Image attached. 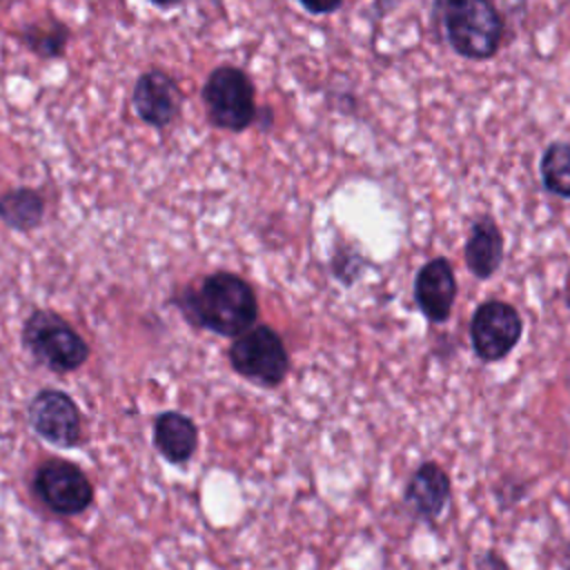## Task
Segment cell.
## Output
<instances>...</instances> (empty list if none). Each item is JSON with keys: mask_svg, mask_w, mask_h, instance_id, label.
<instances>
[{"mask_svg": "<svg viewBox=\"0 0 570 570\" xmlns=\"http://www.w3.org/2000/svg\"><path fill=\"white\" fill-rule=\"evenodd\" d=\"M185 318L220 336H238L258 318L254 287L238 274L214 272L176 298Z\"/></svg>", "mask_w": 570, "mask_h": 570, "instance_id": "6da1fadb", "label": "cell"}, {"mask_svg": "<svg viewBox=\"0 0 570 570\" xmlns=\"http://www.w3.org/2000/svg\"><path fill=\"white\" fill-rule=\"evenodd\" d=\"M432 18L465 60H490L501 49L505 22L492 0H434Z\"/></svg>", "mask_w": 570, "mask_h": 570, "instance_id": "7a4b0ae2", "label": "cell"}, {"mask_svg": "<svg viewBox=\"0 0 570 570\" xmlns=\"http://www.w3.org/2000/svg\"><path fill=\"white\" fill-rule=\"evenodd\" d=\"M22 343L38 363L53 372H73L89 356L87 341L51 309H36L24 321Z\"/></svg>", "mask_w": 570, "mask_h": 570, "instance_id": "3957f363", "label": "cell"}, {"mask_svg": "<svg viewBox=\"0 0 570 570\" xmlns=\"http://www.w3.org/2000/svg\"><path fill=\"white\" fill-rule=\"evenodd\" d=\"M203 102L214 127L243 131L256 118L254 85L249 76L232 65L216 67L203 85Z\"/></svg>", "mask_w": 570, "mask_h": 570, "instance_id": "277c9868", "label": "cell"}, {"mask_svg": "<svg viewBox=\"0 0 570 570\" xmlns=\"http://www.w3.org/2000/svg\"><path fill=\"white\" fill-rule=\"evenodd\" d=\"M229 363L236 374L263 387H276L289 370L285 343L269 325H252L238 334L229 347Z\"/></svg>", "mask_w": 570, "mask_h": 570, "instance_id": "5b68a950", "label": "cell"}, {"mask_svg": "<svg viewBox=\"0 0 570 570\" xmlns=\"http://www.w3.org/2000/svg\"><path fill=\"white\" fill-rule=\"evenodd\" d=\"M523 334L519 309L505 301L481 303L470 321V341L474 354L485 363L505 358Z\"/></svg>", "mask_w": 570, "mask_h": 570, "instance_id": "8992f818", "label": "cell"}, {"mask_svg": "<svg viewBox=\"0 0 570 570\" xmlns=\"http://www.w3.org/2000/svg\"><path fill=\"white\" fill-rule=\"evenodd\" d=\"M33 490L51 512L62 517L80 514L94 501V485L87 474L65 459L45 461L33 476Z\"/></svg>", "mask_w": 570, "mask_h": 570, "instance_id": "52a82bcc", "label": "cell"}, {"mask_svg": "<svg viewBox=\"0 0 570 570\" xmlns=\"http://www.w3.org/2000/svg\"><path fill=\"white\" fill-rule=\"evenodd\" d=\"M27 421L38 436L58 448H76L85 441L82 416L76 401L56 387H45L31 399Z\"/></svg>", "mask_w": 570, "mask_h": 570, "instance_id": "ba28073f", "label": "cell"}, {"mask_svg": "<svg viewBox=\"0 0 570 570\" xmlns=\"http://www.w3.org/2000/svg\"><path fill=\"white\" fill-rule=\"evenodd\" d=\"M131 105L142 122L163 129L180 114L183 91L169 73L149 69L138 76L131 91Z\"/></svg>", "mask_w": 570, "mask_h": 570, "instance_id": "9c48e42d", "label": "cell"}, {"mask_svg": "<svg viewBox=\"0 0 570 570\" xmlns=\"http://www.w3.org/2000/svg\"><path fill=\"white\" fill-rule=\"evenodd\" d=\"M456 298V278L452 263L445 256L430 258L421 265L414 278V303L432 323H445Z\"/></svg>", "mask_w": 570, "mask_h": 570, "instance_id": "30bf717a", "label": "cell"}, {"mask_svg": "<svg viewBox=\"0 0 570 570\" xmlns=\"http://www.w3.org/2000/svg\"><path fill=\"white\" fill-rule=\"evenodd\" d=\"M448 497H450V476L434 461L421 463L412 472L403 492L405 503L425 521H432L443 512Z\"/></svg>", "mask_w": 570, "mask_h": 570, "instance_id": "8fae6325", "label": "cell"}, {"mask_svg": "<svg viewBox=\"0 0 570 570\" xmlns=\"http://www.w3.org/2000/svg\"><path fill=\"white\" fill-rule=\"evenodd\" d=\"M465 267L472 276L485 281L497 274L503 263V234L490 216H479L468 234L463 247Z\"/></svg>", "mask_w": 570, "mask_h": 570, "instance_id": "7c38bea8", "label": "cell"}, {"mask_svg": "<svg viewBox=\"0 0 570 570\" xmlns=\"http://www.w3.org/2000/svg\"><path fill=\"white\" fill-rule=\"evenodd\" d=\"M154 443L169 463H187L198 445L194 421L180 412H163L154 421Z\"/></svg>", "mask_w": 570, "mask_h": 570, "instance_id": "4fadbf2b", "label": "cell"}, {"mask_svg": "<svg viewBox=\"0 0 570 570\" xmlns=\"http://www.w3.org/2000/svg\"><path fill=\"white\" fill-rule=\"evenodd\" d=\"M45 218V198L29 187H16L0 196V220L16 232H31Z\"/></svg>", "mask_w": 570, "mask_h": 570, "instance_id": "5bb4252c", "label": "cell"}, {"mask_svg": "<svg viewBox=\"0 0 570 570\" xmlns=\"http://www.w3.org/2000/svg\"><path fill=\"white\" fill-rule=\"evenodd\" d=\"M69 27L60 20H56L53 16H45L40 20H33L29 24L22 27L20 38L22 45L33 51L38 58L51 60V58H60L69 45Z\"/></svg>", "mask_w": 570, "mask_h": 570, "instance_id": "9a60e30c", "label": "cell"}, {"mask_svg": "<svg viewBox=\"0 0 570 570\" xmlns=\"http://www.w3.org/2000/svg\"><path fill=\"white\" fill-rule=\"evenodd\" d=\"M543 187L561 198H570V142H550L539 163Z\"/></svg>", "mask_w": 570, "mask_h": 570, "instance_id": "2e32d148", "label": "cell"}, {"mask_svg": "<svg viewBox=\"0 0 570 570\" xmlns=\"http://www.w3.org/2000/svg\"><path fill=\"white\" fill-rule=\"evenodd\" d=\"M301 7L312 16H327L341 9L343 0H298Z\"/></svg>", "mask_w": 570, "mask_h": 570, "instance_id": "e0dca14e", "label": "cell"}, {"mask_svg": "<svg viewBox=\"0 0 570 570\" xmlns=\"http://www.w3.org/2000/svg\"><path fill=\"white\" fill-rule=\"evenodd\" d=\"M151 4H156V7H160V9H169V7H174V4H178V2H183V0H149Z\"/></svg>", "mask_w": 570, "mask_h": 570, "instance_id": "ac0fdd59", "label": "cell"}]
</instances>
